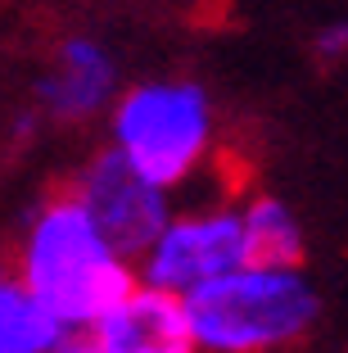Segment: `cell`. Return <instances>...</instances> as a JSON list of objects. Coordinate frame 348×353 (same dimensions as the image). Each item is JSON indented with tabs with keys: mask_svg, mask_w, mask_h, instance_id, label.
<instances>
[{
	"mask_svg": "<svg viewBox=\"0 0 348 353\" xmlns=\"http://www.w3.org/2000/svg\"><path fill=\"white\" fill-rule=\"evenodd\" d=\"M14 272L59 317L63 331H91L132 290L141 272L72 190H54L23 222Z\"/></svg>",
	"mask_w": 348,
	"mask_h": 353,
	"instance_id": "1",
	"label": "cell"
},
{
	"mask_svg": "<svg viewBox=\"0 0 348 353\" xmlns=\"http://www.w3.org/2000/svg\"><path fill=\"white\" fill-rule=\"evenodd\" d=\"M204 353H289L321 317L317 281L303 263L245 259L185 294Z\"/></svg>",
	"mask_w": 348,
	"mask_h": 353,
	"instance_id": "2",
	"label": "cell"
},
{
	"mask_svg": "<svg viewBox=\"0 0 348 353\" xmlns=\"http://www.w3.org/2000/svg\"><path fill=\"white\" fill-rule=\"evenodd\" d=\"M109 145L163 190L195 186L217 159L213 95L190 77H150L127 86L109 109Z\"/></svg>",
	"mask_w": 348,
	"mask_h": 353,
	"instance_id": "3",
	"label": "cell"
},
{
	"mask_svg": "<svg viewBox=\"0 0 348 353\" xmlns=\"http://www.w3.org/2000/svg\"><path fill=\"white\" fill-rule=\"evenodd\" d=\"M245 259L254 254H249L245 218H240V195H213L172 208L167 222L154 231V240L136 254V272L158 290L195 294L199 285L240 268Z\"/></svg>",
	"mask_w": 348,
	"mask_h": 353,
	"instance_id": "4",
	"label": "cell"
},
{
	"mask_svg": "<svg viewBox=\"0 0 348 353\" xmlns=\"http://www.w3.org/2000/svg\"><path fill=\"white\" fill-rule=\"evenodd\" d=\"M68 190L82 199L86 213H91L127 254H141L154 240V231L167 222V213L176 208L172 190L150 181L123 150H113V145L95 150V154L72 172Z\"/></svg>",
	"mask_w": 348,
	"mask_h": 353,
	"instance_id": "5",
	"label": "cell"
},
{
	"mask_svg": "<svg viewBox=\"0 0 348 353\" xmlns=\"http://www.w3.org/2000/svg\"><path fill=\"white\" fill-rule=\"evenodd\" d=\"M100 353H204L185 294L158 290L150 281H136L123 299L91 326Z\"/></svg>",
	"mask_w": 348,
	"mask_h": 353,
	"instance_id": "6",
	"label": "cell"
},
{
	"mask_svg": "<svg viewBox=\"0 0 348 353\" xmlns=\"http://www.w3.org/2000/svg\"><path fill=\"white\" fill-rule=\"evenodd\" d=\"M118 59L95 37H63L37 82V104L50 123H91L118 100Z\"/></svg>",
	"mask_w": 348,
	"mask_h": 353,
	"instance_id": "7",
	"label": "cell"
},
{
	"mask_svg": "<svg viewBox=\"0 0 348 353\" xmlns=\"http://www.w3.org/2000/svg\"><path fill=\"white\" fill-rule=\"evenodd\" d=\"M63 326L14 268H0V353H50L63 340Z\"/></svg>",
	"mask_w": 348,
	"mask_h": 353,
	"instance_id": "8",
	"label": "cell"
},
{
	"mask_svg": "<svg viewBox=\"0 0 348 353\" xmlns=\"http://www.w3.org/2000/svg\"><path fill=\"white\" fill-rule=\"evenodd\" d=\"M240 218H245L249 254L267 263H303V222L272 190H240Z\"/></svg>",
	"mask_w": 348,
	"mask_h": 353,
	"instance_id": "9",
	"label": "cell"
},
{
	"mask_svg": "<svg viewBox=\"0 0 348 353\" xmlns=\"http://www.w3.org/2000/svg\"><path fill=\"white\" fill-rule=\"evenodd\" d=\"M312 50H317V59H326V63L348 59V19H335V23H326V28H317Z\"/></svg>",
	"mask_w": 348,
	"mask_h": 353,
	"instance_id": "10",
	"label": "cell"
},
{
	"mask_svg": "<svg viewBox=\"0 0 348 353\" xmlns=\"http://www.w3.org/2000/svg\"><path fill=\"white\" fill-rule=\"evenodd\" d=\"M50 353H100L95 349V340H91V331H68L59 344H54Z\"/></svg>",
	"mask_w": 348,
	"mask_h": 353,
	"instance_id": "11",
	"label": "cell"
}]
</instances>
